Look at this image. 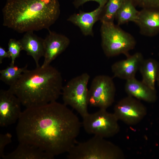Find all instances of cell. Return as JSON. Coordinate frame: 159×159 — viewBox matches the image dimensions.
<instances>
[{
  "label": "cell",
  "instance_id": "1",
  "mask_svg": "<svg viewBox=\"0 0 159 159\" xmlns=\"http://www.w3.org/2000/svg\"><path fill=\"white\" fill-rule=\"evenodd\" d=\"M18 141L35 146L54 157L77 143L81 123L67 106L56 101L27 108L18 120Z\"/></svg>",
  "mask_w": 159,
  "mask_h": 159
},
{
  "label": "cell",
  "instance_id": "2",
  "mask_svg": "<svg viewBox=\"0 0 159 159\" xmlns=\"http://www.w3.org/2000/svg\"><path fill=\"white\" fill-rule=\"evenodd\" d=\"M3 25L19 33L49 28L60 13L58 0H8L2 9Z\"/></svg>",
  "mask_w": 159,
  "mask_h": 159
},
{
  "label": "cell",
  "instance_id": "3",
  "mask_svg": "<svg viewBox=\"0 0 159 159\" xmlns=\"http://www.w3.org/2000/svg\"><path fill=\"white\" fill-rule=\"evenodd\" d=\"M62 83L61 73L49 65L27 69L9 90L27 108L56 101L62 95Z\"/></svg>",
  "mask_w": 159,
  "mask_h": 159
},
{
  "label": "cell",
  "instance_id": "4",
  "mask_svg": "<svg viewBox=\"0 0 159 159\" xmlns=\"http://www.w3.org/2000/svg\"><path fill=\"white\" fill-rule=\"evenodd\" d=\"M105 138L94 136L86 141L77 143L67 152L69 159H123L120 148Z\"/></svg>",
  "mask_w": 159,
  "mask_h": 159
},
{
  "label": "cell",
  "instance_id": "5",
  "mask_svg": "<svg viewBox=\"0 0 159 159\" xmlns=\"http://www.w3.org/2000/svg\"><path fill=\"white\" fill-rule=\"evenodd\" d=\"M100 29L101 46L105 55L109 57L123 54L127 57L136 45L134 37L114 22H102Z\"/></svg>",
  "mask_w": 159,
  "mask_h": 159
},
{
  "label": "cell",
  "instance_id": "6",
  "mask_svg": "<svg viewBox=\"0 0 159 159\" xmlns=\"http://www.w3.org/2000/svg\"><path fill=\"white\" fill-rule=\"evenodd\" d=\"M90 78L87 73H83L69 81L62 91L63 104L71 106L82 117L89 113L87 85Z\"/></svg>",
  "mask_w": 159,
  "mask_h": 159
},
{
  "label": "cell",
  "instance_id": "7",
  "mask_svg": "<svg viewBox=\"0 0 159 159\" xmlns=\"http://www.w3.org/2000/svg\"><path fill=\"white\" fill-rule=\"evenodd\" d=\"M82 118V125L88 134L105 138L114 136L120 131L118 120L113 113L106 109H100L95 112L88 113Z\"/></svg>",
  "mask_w": 159,
  "mask_h": 159
},
{
  "label": "cell",
  "instance_id": "8",
  "mask_svg": "<svg viewBox=\"0 0 159 159\" xmlns=\"http://www.w3.org/2000/svg\"><path fill=\"white\" fill-rule=\"evenodd\" d=\"M115 92L111 77L105 75H97L92 80L89 90L88 105L107 109L113 103Z\"/></svg>",
  "mask_w": 159,
  "mask_h": 159
},
{
  "label": "cell",
  "instance_id": "9",
  "mask_svg": "<svg viewBox=\"0 0 159 159\" xmlns=\"http://www.w3.org/2000/svg\"><path fill=\"white\" fill-rule=\"evenodd\" d=\"M147 112L146 107L140 100L128 96L115 105L113 113L118 120L133 125L140 122L146 115Z\"/></svg>",
  "mask_w": 159,
  "mask_h": 159
},
{
  "label": "cell",
  "instance_id": "10",
  "mask_svg": "<svg viewBox=\"0 0 159 159\" xmlns=\"http://www.w3.org/2000/svg\"><path fill=\"white\" fill-rule=\"evenodd\" d=\"M19 98L9 89L0 90V126L6 127L15 123L22 112Z\"/></svg>",
  "mask_w": 159,
  "mask_h": 159
},
{
  "label": "cell",
  "instance_id": "11",
  "mask_svg": "<svg viewBox=\"0 0 159 159\" xmlns=\"http://www.w3.org/2000/svg\"><path fill=\"white\" fill-rule=\"evenodd\" d=\"M49 34L44 39V61L41 66L50 65L51 63L67 48L69 39L64 35L48 30Z\"/></svg>",
  "mask_w": 159,
  "mask_h": 159
},
{
  "label": "cell",
  "instance_id": "12",
  "mask_svg": "<svg viewBox=\"0 0 159 159\" xmlns=\"http://www.w3.org/2000/svg\"><path fill=\"white\" fill-rule=\"evenodd\" d=\"M144 59L142 54L137 52L129 55L125 59L115 62L111 67L114 76L126 80L135 77Z\"/></svg>",
  "mask_w": 159,
  "mask_h": 159
},
{
  "label": "cell",
  "instance_id": "13",
  "mask_svg": "<svg viewBox=\"0 0 159 159\" xmlns=\"http://www.w3.org/2000/svg\"><path fill=\"white\" fill-rule=\"evenodd\" d=\"M141 34L152 37L159 33V9L143 8L139 11L135 23Z\"/></svg>",
  "mask_w": 159,
  "mask_h": 159
},
{
  "label": "cell",
  "instance_id": "14",
  "mask_svg": "<svg viewBox=\"0 0 159 159\" xmlns=\"http://www.w3.org/2000/svg\"><path fill=\"white\" fill-rule=\"evenodd\" d=\"M103 7L99 6L96 9L90 12L80 11L70 15L67 21L77 26L85 36H93V26L97 21L100 20Z\"/></svg>",
  "mask_w": 159,
  "mask_h": 159
},
{
  "label": "cell",
  "instance_id": "15",
  "mask_svg": "<svg viewBox=\"0 0 159 159\" xmlns=\"http://www.w3.org/2000/svg\"><path fill=\"white\" fill-rule=\"evenodd\" d=\"M125 90L128 96L139 100L153 103L157 99L155 90L151 88L142 81L138 80L135 77L126 80Z\"/></svg>",
  "mask_w": 159,
  "mask_h": 159
},
{
  "label": "cell",
  "instance_id": "16",
  "mask_svg": "<svg viewBox=\"0 0 159 159\" xmlns=\"http://www.w3.org/2000/svg\"><path fill=\"white\" fill-rule=\"evenodd\" d=\"M19 40L22 50L33 58L36 67L40 66L39 60L41 57H44V39L34 34L33 32L29 31L25 32L22 38Z\"/></svg>",
  "mask_w": 159,
  "mask_h": 159
},
{
  "label": "cell",
  "instance_id": "17",
  "mask_svg": "<svg viewBox=\"0 0 159 159\" xmlns=\"http://www.w3.org/2000/svg\"><path fill=\"white\" fill-rule=\"evenodd\" d=\"M54 157L34 145L19 143L12 152L5 155L3 159H52Z\"/></svg>",
  "mask_w": 159,
  "mask_h": 159
},
{
  "label": "cell",
  "instance_id": "18",
  "mask_svg": "<svg viewBox=\"0 0 159 159\" xmlns=\"http://www.w3.org/2000/svg\"><path fill=\"white\" fill-rule=\"evenodd\" d=\"M139 70L142 76V81L154 90H155V84L159 71V63L152 58L144 59L140 67Z\"/></svg>",
  "mask_w": 159,
  "mask_h": 159
},
{
  "label": "cell",
  "instance_id": "19",
  "mask_svg": "<svg viewBox=\"0 0 159 159\" xmlns=\"http://www.w3.org/2000/svg\"><path fill=\"white\" fill-rule=\"evenodd\" d=\"M135 7L131 0H126L116 16L115 19L118 25L129 22L135 23L139 12Z\"/></svg>",
  "mask_w": 159,
  "mask_h": 159
},
{
  "label": "cell",
  "instance_id": "20",
  "mask_svg": "<svg viewBox=\"0 0 159 159\" xmlns=\"http://www.w3.org/2000/svg\"><path fill=\"white\" fill-rule=\"evenodd\" d=\"M125 1L108 0L100 14L101 22H114L118 11Z\"/></svg>",
  "mask_w": 159,
  "mask_h": 159
},
{
  "label": "cell",
  "instance_id": "21",
  "mask_svg": "<svg viewBox=\"0 0 159 159\" xmlns=\"http://www.w3.org/2000/svg\"><path fill=\"white\" fill-rule=\"evenodd\" d=\"M27 65L20 68L14 64L10 63L6 68L0 70V80L6 84L10 86L13 84L27 69Z\"/></svg>",
  "mask_w": 159,
  "mask_h": 159
},
{
  "label": "cell",
  "instance_id": "22",
  "mask_svg": "<svg viewBox=\"0 0 159 159\" xmlns=\"http://www.w3.org/2000/svg\"><path fill=\"white\" fill-rule=\"evenodd\" d=\"M22 50V48L19 40L14 39H11L9 40L8 52L11 59V63L14 64L16 59L19 56Z\"/></svg>",
  "mask_w": 159,
  "mask_h": 159
},
{
  "label": "cell",
  "instance_id": "23",
  "mask_svg": "<svg viewBox=\"0 0 159 159\" xmlns=\"http://www.w3.org/2000/svg\"><path fill=\"white\" fill-rule=\"evenodd\" d=\"M135 7L159 9V0H131Z\"/></svg>",
  "mask_w": 159,
  "mask_h": 159
},
{
  "label": "cell",
  "instance_id": "24",
  "mask_svg": "<svg viewBox=\"0 0 159 159\" xmlns=\"http://www.w3.org/2000/svg\"><path fill=\"white\" fill-rule=\"evenodd\" d=\"M12 135L8 132L0 134V158H3L5 155L4 153L5 147L12 142Z\"/></svg>",
  "mask_w": 159,
  "mask_h": 159
},
{
  "label": "cell",
  "instance_id": "25",
  "mask_svg": "<svg viewBox=\"0 0 159 159\" xmlns=\"http://www.w3.org/2000/svg\"><path fill=\"white\" fill-rule=\"evenodd\" d=\"M108 0H74L73 4L74 6L78 8L86 3L90 1H94L97 2L99 6L103 7Z\"/></svg>",
  "mask_w": 159,
  "mask_h": 159
},
{
  "label": "cell",
  "instance_id": "26",
  "mask_svg": "<svg viewBox=\"0 0 159 159\" xmlns=\"http://www.w3.org/2000/svg\"><path fill=\"white\" fill-rule=\"evenodd\" d=\"M5 58H10V55L8 51L1 46L0 47V64L2 63L3 59Z\"/></svg>",
  "mask_w": 159,
  "mask_h": 159
},
{
  "label": "cell",
  "instance_id": "27",
  "mask_svg": "<svg viewBox=\"0 0 159 159\" xmlns=\"http://www.w3.org/2000/svg\"><path fill=\"white\" fill-rule=\"evenodd\" d=\"M156 82H157L158 85L159 87V71L157 76Z\"/></svg>",
  "mask_w": 159,
  "mask_h": 159
},
{
  "label": "cell",
  "instance_id": "28",
  "mask_svg": "<svg viewBox=\"0 0 159 159\" xmlns=\"http://www.w3.org/2000/svg\"><path fill=\"white\" fill-rule=\"evenodd\" d=\"M6 0L7 1V0Z\"/></svg>",
  "mask_w": 159,
  "mask_h": 159
}]
</instances>
